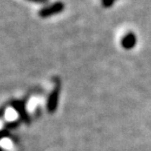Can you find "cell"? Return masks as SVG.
Listing matches in <instances>:
<instances>
[{"label": "cell", "instance_id": "obj_1", "mask_svg": "<svg viewBox=\"0 0 151 151\" xmlns=\"http://www.w3.org/2000/svg\"><path fill=\"white\" fill-rule=\"evenodd\" d=\"M60 91H61V84H60V81H57L54 89H52V92L50 93L48 99H47V102H46V109L50 113L56 112L57 108H58Z\"/></svg>", "mask_w": 151, "mask_h": 151}, {"label": "cell", "instance_id": "obj_2", "mask_svg": "<svg viewBox=\"0 0 151 151\" xmlns=\"http://www.w3.org/2000/svg\"><path fill=\"white\" fill-rule=\"evenodd\" d=\"M11 106L15 109L17 113L19 114V118L20 121L24 122L25 124H29L31 123V116L26 111V107H25V102L23 100H13L11 102Z\"/></svg>", "mask_w": 151, "mask_h": 151}, {"label": "cell", "instance_id": "obj_3", "mask_svg": "<svg viewBox=\"0 0 151 151\" xmlns=\"http://www.w3.org/2000/svg\"><path fill=\"white\" fill-rule=\"evenodd\" d=\"M64 7H65L64 3L61 2V1H58V2H55L52 4L48 5V6L41 9L39 11V16L41 18H48V17H52L54 15L62 13L64 11Z\"/></svg>", "mask_w": 151, "mask_h": 151}, {"label": "cell", "instance_id": "obj_4", "mask_svg": "<svg viewBox=\"0 0 151 151\" xmlns=\"http://www.w3.org/2000/svg\"><path fill=\"white\" fill-rule=\"evenodd\" d=\"M121 44H122L123 48H125V50H132L137 45V36H135V34H133L132 32L127 33L122 38Z\"/></svg>", "mask_w": 151, "mask_h": 151}, {"label": "cell", "instance_id": "obj_5", "mask_svg": "<svg viewBox=\"0 0 151 151\" xmlns=\"http://www.w3.org/2000/svg\"><path fill=\"white\" fill-rule=\"evenodd\" d=\"M21 121L18 120V121H14V122H9V123H5V127L9 128V129H13V128H16L18 127V125L20 124Z\"/></svg>", "mask_w": 151, "mask_h": 151}, {"label": "cell", "instance_id": "obj_6", "mask_svg": "<svg viewBox=\"0 0 151 151\" xmlns=\"http://www.w3.org/2000/svg\"><path fill=\"white\" fill-rule=\"evenodd\" d=\"M11 137V133L7 129H2L0 130V139H5V137Z\"/></svg>", "mask_w": 151, "mask_h": 151}, {"label": "cell", "instance_id": "obj_7", "mask_svg": "<svg viewBox=\"0 0 151 151\" xmlns=\"http://www.w3.org/2000/svg\"><path fill=\"white\" fill-rule=\"evenodd\" d=\"M114 1H116V0H102V4L105 7H110L113 5Z\"/></svg>", "mask_w": 151, "mask_h": 151}, {"label": "cell", "instance_id": "obj_8", "mask_svg": "<svg viewBox=\"0 0 151 151\" xmlns=\"http://www.w3.org/2000/svg\"><path fill=\"white\" fill-rule=\"evenodd\" d=\"M27 1H31V2H35V3H40V4H44V3H47L48 0H27Z\"/></svg>", "mask_w": 151, "mask_h": 151}, {"label": "cell", "instance_id": "obj_9", "mask_svg": "<svg viewBox=\"0 0 151 151\" xmlns=\"http://www.w3.org/2000/svg\"><path fill=\"white\" fill-rule=\"evenodd\" d=\"M0 151H3V149H2V147H0Z\"/></svg>", "mask_w": 151, "mask_h": 151}]
</instances>
